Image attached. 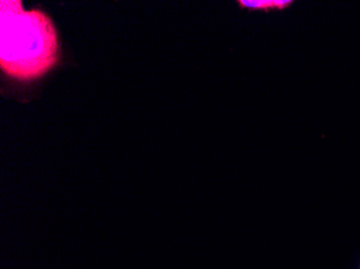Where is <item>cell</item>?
<instances>
[{
  "mask_svg": "<svg viewBox=\"0 0 360 269\" xmlns=\"http://www.w3.org/2000/svg\"><path fill=\"white\" fill-rule=\"evenodd\" d=\"M60 60L58 30L40 9L25 10L21 0L0 1V67L13 80L36 81Z\"/></svg>",
  "mask_w": 360,
  "mask_h": 269,
  "instance_id": "6da1fadb",
  "label": "cell"
},
{
  "mask_svg": "<svg viewBox=\"0 0 360 269\" xmlns=\"http://www.w3.org/2000/svg\"><path fill=\"white\" fill-rule=\"evenodd\" d=\"M240 4L243 7L254 8V9H266V8L269 7L283 8L290 4V1H288V0H286V1H283V0H275V1L274 0H268V1H261V0L252 1V0H250V1H244V0H242V1H240Z\"/></svg>",
  "mask_w": 360,
  "mask_h": 269,
  "instance_id": "7a4b0ae2",
  "label": "cell"
},
{
  "mask_svg": "<svg viewBox=\"0 0 360 269\" xmlns=\"http://www.w3.org/2000/svg\"><path fill=\"white\" fill-rule=\"evenodd\" d=\"M359 269H360V265H359Z\"/></svg>",
  "mask_w": 360,
  "mask_h": 269,
  "instance_id": "3957f363",
  "label": "cell"
}]
</instances>
